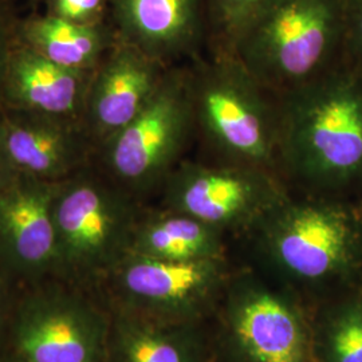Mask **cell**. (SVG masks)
I'll list each match as a JSON object with an SVG mask.
<instances>
[{"label": "cell", "mask_w": 362, "mask_h": 362, "mask_svg": "<svg viewBox=\"0 0 362 362\" xmlns=\"http://www.w3.org/2000/svg\"><path fill=\"white\" fill-rule=\"evenodd\" d=\"M278 165L317 189L362 177V76L333 66L278 97Z\"/></svg>", "instance_id": "cell-1"}, {"label": "cell", "mask_w": 362, "mask_h": 362, "mask_svg": "<svg viewBox=\"0 0 362 362\" xmlns=\"http://www.w3.org/2000/svg\"><path fill=\"white\" fill-rule=\"evenodd\" d=\"M264 264L290 290L348 282L362 267V215L349 204L291 196L254 228Z\"/></svg>", "instance_id": "cell-2"}, {"label": "cell", "mask_w": 362, "mask_h": 362, "mask_svg": "<svg viewBox=\"0 0 362 362\" xmlns=\"http://www.w3.org/2000/svg\"><path fill=\"white\" fill-rule=\"evenodd\" d=\"M345 23L346 0H275L239 33L227 54L281 97L336 66Z\"/></svg>", "instance_id": "cell-3"}, {"label": "cell", "mask_w": 362, "mask_h": 362, "mask_svg": "<svg viewBox=\"0 0 362 362\" xmlns=\"http://www.w3.org/2000/svg\"><path fill=\"white\" fill-rule=\"evenodd\" d=\"M140 200L93 163L57 182L52 218L55 278L90 288L101 286L130 252Z\"/></svg>", "instance_id": "cell-4"}, {"label": "cell", "mask_w": 362, "mask_h": 362, "mask_svg": "<svg viewBox=\"0 0 362 362\" xmlns=\"http://www.w3.org/2000/svg\"><path fill=\"white\" fill-rule=\"evenodd\" d=\"M189 78L194 124L231 163L278 165V101L230 54L202 66Z\"/></svg>", "instance_id": "cell-5"}, {"label": "cell", "mask_w": 362, "mask_h": 362, "mask_svg": "<svg viewBox=\"0 0 362 362\" xmlns=\"http://www.w3.org/2000/svg\"><path fill=\"white\" fill-rule=\"evenodd\" d=\"M110 311L89 288L50 278L18 287L10 350L26 362H107Z\"/></svg>", "instance_id": "cell-6"}, {"label": "cell", "mask_w": 362, "mask_h": 362, "mask_svg": "<svg viewBox=\"0 0 362 362\" xmlns=\"http://www.w3.org/2000/svg\"><path fill=\"white\" fill-rule=\"evenodd\" d=\"M215 314L227 362H315L311 318L293 290L233 274Z\"/></svg>", "instance_id": "cell-7"}, {"label": "cell", "mask_w": 362, "mask_h": 362, "mask_svg": "<svg viewBox=\"0 0 362 362\" xmlns=\"http://www.w3.org/2000/svg\"><path fill=\"white\" fill-rule=\"evenodd\" d=\"M194 125L188 74L167 70L143 110L97 151V165L141 200L163 188Z\"/></svg>", "instance_id": "cell-8"}, {"label": "cell", "mask_w": 362, "mask_h": 362, "mask_svg": "<svg viewBox=\"0 0 362 362\" xmlns=\"http://www.w3.org/2000/svg\"><path fill=\"white\" fill-rule=\"evenodd\" d=\"M233 276L227 258L173 262L129 252L101 286L107 306L160 322L203 324Z\"/></svg>", "instance_id": "cell-9"}, {"label": "cell", "mask_w": 362, "mask_h": 362, "mask_svg": "<svg viewBox=\"0 0 362 362\" xmlns=\"http://www.w3.org/2000/svg\"><path fill=\"white\" fill-rule=\"evenodd\" d=\"M161 192V208L191 215L224 233H252L290 197L276 170L231 161L179 163Z\"/></svg>", "instance_id": "cell-10"}, {"label": "cell", "mask_w": 362, "mask_h": 362, "mask_svg": "<svg viewBox=\"0 0 362 362\" xmlns=\"http://www.w3.org/2000/svg\"><path fill=\"white\" fill-rule=\"evenodd\" d=\"M57 182L19 173L0 192V278L15 287L55 278Z\"/></svg>", "instance_id": "cell-11"}, {"label": "cell", "mask_w": 362, "mask_h": 362, "mask_svg": "<svg viewBox=\"0 0 362 362\" xmlns=\"http://www.w3.org/2000/svg\"><path fill=\"white\" fill-rule=\"evenodd\" d=\"M167 70L163 62L116 39L93 71L82 116L97 151L143 110Z\"/></svg>", "instance_id": "cell-12"}, {"label": "cell", "mask_w": 362, "mask_h": 362, "mask_svg": "<svg viewBox=\"0 0 362 362\" xmlns=\"http://www.w3.org/2000/svg\"><path fill=\"white\" fill-rule=\"evenodd\" d=\"M6 143L19 173L59 182L94 163L95 145L78 121L1 107Z\"/></svg>", "instance_id": "cell-13"}, {"label": "cell", "mask_w": 362, "mask_h": 362, "mask_svg": "<svg viewBox=\"0 0 362 362\" xmlns=\"http://www.w3.org/2000/svg\"><path fill=\"white\" fill-rule=\"evenodd\" d=\"M91 76L58 65L16 40L6 66L1 107L82 124Z\"/></svg>", "instance_id": "cell-14"}, {"label": "cell", "mask_w": 362, "mask_h": 362, "mask_svg": "<svg viewBox=\"0 0 362 362\" xmlns=\"http://www.w3.org/2000/svg\"><path fill=\"white\" fill-rule=\"evenodd\" d=\"M117 38L164 65L189 52L200 34L197 0H109Z\"/></svg>", "instance_id": "cell-15"}, {"label": "cell", "mask_w": 362, "mask_h": 362, "mask_svg": "<svg viewBox=\"0 0 362 362\" xmlns=\"http://www.w3.org/2000/svg\"><path fill=\"white\" fill-rule=\"evenodd\" d=\"M109 311L107 362H211L203 324L160 322L118 309Z\"/></svg>", "instance_id": "cell-16"}, {"label": "cell", "mask_w": 362, "mask_h": 362, "mask_svg": "<svg viewBox=\"0 0 362 362\" xmlns=\"http://www.w3.org/2000/svg\"><path fill=\"white\" fill-rule=\"evenodd\" d=\"M226 233L191 215L167 208L141 212L130 252L146 258L194 262L226 257Z\"/></svg>", "instance_id": "cell-17"}, {"label": "cell", "mask_w": 362, "mask_h": 362, "mask_svg": "<svg viewBox=\"0 0 362 362\" xmlns=\"http://www.w3.org/2000/svg\"><path fill=\"white\" fill-rule=\"evenodd\" d=\"M116 30L104 22L79 25L50 13L16 22V40L58 65L94 71L116 42Z\"/></svg>", "instance_id": "cell-18"}, {"label": "cell", "mask_w": 362, "mask_h": 362, "mask_svg": "<svg viewBox=\"0 0 362 362\" xmlns=\"http://www.w3.org/2000/svg\"><path fill=\"white\" fill-rule=\"evenodd\" d=\"M311 326L314 361L362 362V294L327 306Z\"/></svg>", "instance_id": "cell-19"}, {"label": "cell", "mask_w": 362, "mask_h": 362, "mask_svg": "<svg viewBox=\"0 0 362 362\" xmlns=\"http://www.w3.org/2000/svg\"><path fill=\"white\" fill-rule=\"evenodd\" d=\"M275 0H208L211 21L227 47L239 33Z\"/></svg>", "instance_id": "cell-20"}, {"label": "cell", "mask_w": 362, "mask_h": 362, "mask_svg": "<svg viewBox=\"0 0 362 362\" xmlns=\"http://www.w3.org/2000/svg\"><path fill=\"white\" fill-rule=\"evenodd\" d=\"M52 16L79 25L104 22L105 0H47Z\"/></svg>", "instance_id": "cell-21"}, {"label": "cell", "mask_w": 362, "mask_h": 362, "mask_svg": "<svg viewBox=\"0 0 362 362\" xmlns=\"http://www.w3.org/2000/svg\"><path fill=\"white\" fill-rule=\"evenodd\" d=\"M344 49L349 52V65L362 76V0H346Z\"/></svg>", "instance_id": "cell-22"}, {"label": "cell", "mask_w": 362, "mask_h": 362, "mask_svg": "<svg viewBox=\"0 0 362 362\" xmlns=\"http://www.w3.org/2000/svg\"><path fill=\"white\" fill-rule=\"evenodd\" d=\"M16 42V21L7 6V0H0V109H1V90L6 66L10 52Z\"/></svg>", "instance_id": "cell-23"}, {"label": "cell", "mask_w": 362, "mask_h": 362, "mask_svg": "<svg viewBox=\"0 0 362 362\" xmlns=\"http://www.w3.org/2000/svg\"><path fill=\"white\" fill-rule=\"evenodd\" d=\"M18 287L0 278V356L10 349L13 305Z\"/></svg>", "instance_id": "cell-24"}, {"label": "cell", "mask_w": 362, "mask_h": 362, "mask_svg": "<svg viewBox=\"0 0 362 362\" xmlns=\"http://www.w3.org/2000/svg\"><path fill=\"white\" fill-rule=\"evenodd\" d=\"M19 172L13 165V158L8 152L3 124L0 119V192L7 188L16 177Z\"/></svg>", "instance_id": "cell-25"}, {"label": "cell", "mask_w": 362, "mask_h": 362, "mask_svg": "<svg viewBox=\"0 0 362 362\" xmlns=\"http://www.w3.org/2000/svg\"><path fill=\"white\" fill-rule=\"evenodd\" d=\"M0 362H26L22 360L21 357H18L15 353L8 349L3 356H0Z\"/></svg>", "instance_id": "cell-26"}]
</instances>
